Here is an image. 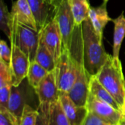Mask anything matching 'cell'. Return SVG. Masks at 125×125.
I'll return each mask as SVG.
<instances>
[{"label":"cell","mask_w":125,"mask_h":125,"mask_svg":"<svg viewBox=\"0 0 125 125\" xmlns=\"http://www.w3.org/2000/svg\"><path fill=\"white\" fill-rule=\"evenodd\" d=\"M84 67L90 76H96L105 63L108 54L100 39L88 18L82 23Z\"/></svg>","instance_id":"6da1fadb"},{"label":"cell","mask_w":125,"mask_h":125,"mask_svg":"<svg viewBox=\"0 0 125 125\" xmlns=\"http://www.w3.org/2000/svg\"><path fill=\"white\" fill-rule=\"evenodd\" d=\"M86 108L89 111L110 125H119L124 119L123 113L109 104L99 100L90 93L88 97Z\"/></svg>","instance_id":"9c48e42d"},{"label":"cell","mask_w":125,"mask_h":125,"mask_svg":"<svg viewBox=\"0 0 125 125\" xmlns=\"http://www.w3.org/2000/svg\"><path fill=\"white\" fill-rule=\"evenodd\" d=\"M89 93L99 100L109 104L115 109L122 113V111L119 104L117 103V102L108 92V91L100 83V81L95 76L91 77L89 83Z\"/></svg>","instance_id":"9a60e30c"},{"label":"cell","mask_w":125,"mask_h":125,"mask_svg":"<svg viewBox=\"0 0 125 125\" xmlns=\"http://www.w3.org/2000/svg\"><path fill=\"white\" fill-rule=\"evenodd\" d=\"M119 125H125V118H124V119H123V120L121 122V123L119 124Z\"/></svg>","instance_id":"4316f807"},{"label":"cell","mask_w":125,"mask_h":125,"mask_svg":"<svg viewBox=\"0 0 125 125\" xmlns=\"http://www.w3.org/2000/svg\"><path fill=\"white\" fill-rule=\"evenodd\" d=\"M73 12L75 26L82 25L83 22L89 18L90 4L88 0H70Z\"/></svg>","instance_id":"e0dca14e"},{"label":"cell","mask_w":125,"mask_h":125,"mask_svg":"<svg viewBox=\"0 0 125 125\" xmlns=\"http://www.w3.org/2000/svg\"><path fill=\"white\" fill-rule=\"evenodd\" d=\"M0 28L10 40L12 29V15L8 11L4 0H0Z\"/></svg>","instance_id":"44dd1931"},{"label":"cell","mask_w":125,"mask_h":125,"mask_svg":"<svg viewBox=\"0 0 125 125\" xmlns=\"http://www.w3.org/2000/svg\"><path fill=\"white\" fill-rule=\"evenodd\" d=\"M35 96H37L35 89L29 84L27 78L18 86H12L7 108L16 116L19 122L25 105H29L34 108L31 103L34 102Z\"/></svg>","instance_id":"8992f818"},{"label":"cell","mask_w":125,"mask_h":125,"mask_svg":"<svg viewBox=\"0 0 125 125\" xmlns=\"http://www.w3.org/2000/svg\"><path fill=\"white\" fill-rule=\"evenodd\" d=\"M11 62V48H9L4 40L0 42V62L10 67Z\"/></svg>","instance_id":"cb8c5ba5"},{"label":"cell","mask_w":125,"mask_h":125,"mask_svg":"<svg viewBox=\"0 0 125 125\" xmlns=\"http://www.w3.org/2000/svg\"><path fill=\"white\" fill-rule=\"evenodd\" d=\"M50 10V19L57 21L62 34L63 47L69 48L75 27L70 0H46Z\"/></svg>","instance_id":"3957f363"},{"label":"cell","mask_w":125,"mask_h":125,"mask_svg":"<svg viewBox=\"0 0 125 125\" xmlns=\"http://www.w3.org/2000/svg\"><path fill=\"white\" fill-rule=\"evenodd\" d=\"M38 116V109L29 105H26L22 114L20 125H36Z\"/></svg>","instance_id":"7402d4cb"},{"label":"cell","mask_w":125,"mask_h":125,"mask_svg":"<svg viewBox=\"0 0 125 125\" xmlns=\"http://www.w3.org/2000/svg\"><path fill=\"white\" fill-rule=\"evenodd\" d=\"M11 38L15 40L19 48L29 58L30 62L34 61L40 43L39 31L34 30L26 25L18 23L12 15L10 39Z\"/></svg>","instance_id":"277c9868"},{"label":"cell","mask_w":125,"mask_h":125,"mask_svg":"<svg viewBox=\"0 0 125 125\" xmlns=\"http://www.w3.org/2000/svg\"><path fill=\"white\" fill-rule=\"evenodd\" d=\"M76 59L70 48H62V55L55 69L56 83L59 92L68 93L77 78Z\"/></svg>","instance_id":"5b68a950"},{"label":"cell","mask_w":125,"mask_h":125,"mask_svg":"<svg viewBox=\"0 0 125 125\" xmlns=\"http://www.w3.org/2000/svg\"><path fill=\"white\" fill-rule=\"evenodd\" d=\"M108 91L125 115V80L119 58L108 55V59L95 76Z\"/></svg>","instance_id":"7a4b0ae2"},{"label":"cell","mask_w":125,"mask_h":125,"mask_svg":"<svg viewBox=\"0 0 125 125\" xmlns=\"http://www.w3.org/2000/svg\"><path fill=\"white\" fill-rule=\"evenodd\" d=\"M124 118H125V116H124Z\"/></svg>","instance_id":"f1b7e54d"},{"label":"cell","mask_w":125,"mask_h":125,"mask_svg":"<svg viewBox=\"0 0 125 125\" xmlns=\"http://www.w3.org/2000/svg\"><path fill=\"white\" fill-rule=\"evenodd\" d=\"M89 18L94 29L95 32L98 37L103 40V30L108 21L111 20L108 15L107 2L97 7H91L89 12Z\"/></svg>","instance_id":"4fadbf2b"},{"label":"cell","mask_w":125,"mask_h":125,"mask_svg":"<svg viewBox=\"0 0 125 125\" xmlns=\"http://www.w3.org/2000/svg\"><path fill=\"white\" fill-rule=\"evenodd\" d=\"M114 24V47L113 56L114 58H119V51L122 41L125 37V15L122 12L119 16L111 20Z\"/></svg>","instance_id":"2e32d148"},{"label":"cell","mask_w":125,"mask_h":125,"mask_svg":"<svg viewBox=\"0 0 125 125\" xmlns=\"http://www.w3.org/2000/svg\"><path fill=\"white\" fill-rule=\"evenodd\" d=\"M10 40L11 45V62L10 68L12 77V86H17L26 78L30 61L19 48L15 40L12 38Z\"/></svg>","instance_id":"30bf717a"},{"label":"cell","mask_w":125,"mask_h":125,"mask_svg":"<svg viewBox=\"0 0 125 125\" xmlns=\"http://www.w3.org/2000/svg\"><path fill=\"white\" fill-rule=\"evenodd\" d=\"M0 125H20V122L8 108L0 106Z\"/></svg>","instance_id":"603a6c76"},{"label":"cell","mask_w":125,"mask_h":125,"mask_svg":"<svg viewBox=\"0 0 125 125\" xmlns=\"http://www.w3.org/2000/svg\"><path fill=\"white\" fill-rule=\"evenodd\" d=\"M82 125H110L100 118L94 115V114L91 113L88 111V114L83 122Z\"/></svg>","instance_id":"d4e9b609"},{"label":"cell","mask_w":125,"mask_h":125,"mask_svg":"<svg viewBox=\"0 0 125 125\" xmlns=\"http://www.w3.org/2000/svg\"><path fill=\"white\" fill-rule=\"evenodd\" d=\"M48 74V72L45 68L37 62L33 61L30 62L26 78L29 84L35 89Z\"/></svg>","instance_id":"ffe728a7"},{"label":"cell","mask_w":125,"mask_h":125,"mask_svg":"<svg viewBox=\"0 0 125 125\" xmlns=\"http://www.w3.org/2000/svg\"><path fill=\"white\" fill-rule=\"evenodd\" d=\"M47 125H71L59 100L50 106L47 116Z\"/></svg>","instance_id":"ac0fdd59"},{"label":"cell","mask_w":125,"mask_h":125,"mask_svg":"<svg viewBox=\"0 0 125 125\" xmlns=\"http://www.w3.org/2000/svg\"><path fill=\"white\" fill-rule=\"evenodd\" d=\"M39 32L40 42L51 52L57 63L62 55L63 47L62 34L57 21L51 19Z\"/></svg>","instance_id":"ba28073f"},{"label":"cell","mask_w":125,"mask_h":125,"mask_svg":"<svg viewBox=\"0 0 125 125\" xmlns=\"http://www.w3.org/2000/svg\"><path fill=\"white\" fill-rule=\"evenodd\" d=\"M34 61L45 68L48 73L55 70L56 67V63L53 55L40 42L39 43Z\"/></svg>","instance_id":"d6986e66"},{"label":"cell","mask_w":125,"mask_h":125,"mask_svg":"<svg viewBox=\"0 0 125 125\" xmlns=\"http://www.w3.org/2000/svg\"><path fill=\"white\" fill-rule=\"evenodd\" d=\"M35 92L39 100L38 111L47 116L51 105L59 100L55 70L48 73L35 89Z\"/></svg>","instance_id":"52a82bcc"},{"label":"cell","mask_w":125,"mask_h":125,"mask_svg":"<svg viewBox=\"0 0 125 125\" xmlns=\"http://www.w3.org/2000/svg\"><path fill=\"white\" fill-rule=\"evenodd\" d=\"M59 100L70 125H82L88 114L87 108L76 105L65 92H59Z\"/></svg>","instance_id":"8fae6325"},{"label":"cell","mask_w":125,"mask_h":125,"mask_svg":"<svg viewBox=\"0 0 125 125\" xmlns=\"http://www.w3.org/2000/svg\"><path fill=\"white\" fill-rule=\"evenodd\" d=\"M103 1H104V2H107V3H108V0H103Z\"/></svg>","instance_id":"83f0119b"},{"label":"cell","mask_w":125,"mask_h":125,"mask_svg":"<svg viewBox=\"0 0 125 125\" xmlns=\"http://www.w3.org/2000/svg\"><path fill=\"white\" fill-rule=\"evenodd\" d=\"M11 15L20 23L38 31L34 16L26 0H16L12 3Z\"/></svg>","instance_id":"7c38bea8"},{"label":"cell","mask_w":125,"mask_h":125,"mask_svg":"<svg viewBox=\"0 0 125 125\" xmlns=\"http://www.w3.org/2000/svg\"><path fill=\"white\" fill-rule=\"evenodd\" d=\"M34 16L38 31L42 29L50 19V10L46 0H26Z\"/></svg>","instance_id":"5bb4252c"},{"label":"cell","mask_w":125,"mask_h":125,"mask_svg":"<svg viewBox=\"0 0 125 125\" xmlns=\"http://www.w3.org/2000/svg\"><path fill=\"white\" fill-rule=\"evenodd\" d=\"M39 111V116L36 125H47V116L42 112Z\"/></svg>","instance_id":"484cf974"}]
</instances>
